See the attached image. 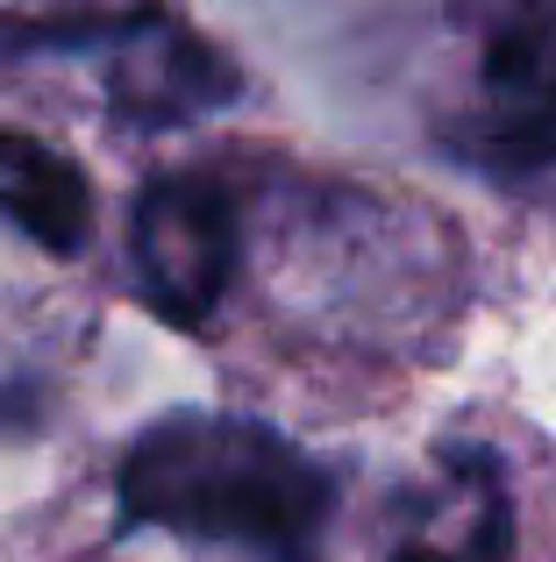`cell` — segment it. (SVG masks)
<instances>
[{
	"mask_svg": "<svg viewBox=\"0 0 556 562\" xmlns=\"http://www.w3.org/2000/svg\"><path fill=\"white\" fill-rule=\"evenodd\" d=\"M335 498H343L335 470L251 413H157L114 456L122 535H171L265 562H321Z\"/></svg>",
	"mask_w": 556,
	"mask_h": 562,
	"instance_id": "obj_1",
	"label": "cell"
},
{
	"mask_svg": "<svg viewBox=\"0 0 556 562\" xmlns=\"http://www.w3.org/2000/svg\"><path fill=\"white\" fill-rule=\"evenodd\" d=\"M0 57L8 65H36V57H79V65H93L100 93H108V114L129 128L208 122V114L243 100V71L186 14L157 8V0L0 22Z\"/></svg>",
	"mask_w": 556,
	"mask_h": 562,
	"instance_id": "obj_2",
	"label": "cell"
},
{
	"mask_svg": "<svg viewBox=\"0 0 556 562\" xmlns=\"http://www.w3.org/2000/svg\"><path fill=\"white\" fill-rule=\"evenodd\" d=\"M243 271V206L214 171H157L129 206V278L151 321L208 335Z\"/></svg>",
	"mask_w": 556,
	"mask_h": 562,
	"instance_id": "obj_3",
	"label": "cell"
},
{
	"mask_svg": "<svg viewBox=\"0 0 556 562\" xmlns=\"http://www.w3.org/2000/svg\"><path fill=\"white\" fill-rule=\"evenodd\" d=\"M457 157L486 171L556 165V0H521L486 43L478 100L457 128Z\"/></svg>",
	"mask_w": 556,
	"mask_h": 562,
	"instance_id": "obj_4",
	"label": "cell"
},
{
	"mask_svg": "<svg viewBox=\"0 0 556 562\" xmlns=\"http://www.w3.org/2000/svg\"><path fill=\"white\" fill-rule=\"evenodd\" d=\"M0 221L22 228L43 257H79L93 243V179L43 136L0 128Z\"/></svg>",
	"mask_w": 556,
	"mask_h": 562,
	"instance_id": "obj_5",
	"label": "cell"
},
{
	"mask_svg": "<svg viewBox=\"0 0 556 562\" xmlns=\"http://www.w3.org/2000/svg\"><path fill=\"white\" fill-rule=\"evenodd\" d=\"M449 520H429L392 549V562H514V498L486 449H449Z\"/></svg>",
	"mask_w": 556,
	"mask_h": 562,
	"instance_id": "obj_6",
	"label": "cell"
},
{
	"mask_svg": "<svg viewBox=\"0 0 556 562\" xmlns=\"http://www.w3.org/2000/svg\"><path fill=\"white\" fill-rule=\"evenodd\" d=\"M51 420V384L43 378H0V441H22Z\"/></svg>",
	"mask_w": 556,
	"mask_h": 562,
	"instance_id": "obj_7",
	"label": "cell"
}]
</instances>
